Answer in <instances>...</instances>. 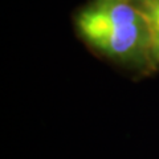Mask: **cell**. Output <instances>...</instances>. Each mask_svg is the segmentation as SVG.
Here are the masks:
<instances>
[{"mask_svg":"<svg viewBox=\"0 0 159 159\" xmlns=\"http://www.w3.org/2000/svg\"><path fill=\"white\" fill-rule=\"evenodd\" d=\"M135 24H145L139 9L125 3L102 4L82 12L78 17L80 31L88 40Z\"/></svg>","mask_w":159,"mask_h":159,"instance_id":"1","label":"cell"},{"mask_svg":"<svg viewBox=\"0 0 159 159\" xmlns=\"http://www.w3.org/2000/svg\"><path fill=\"white\" fill-rule=\"evenodd\" d=\"M138 9L145 23L150 52L159 61V0H142Z\"/></svg>","mask_w":159,"mask_h":159,"instance_id":"2","label":"cell"}]
</instances>
